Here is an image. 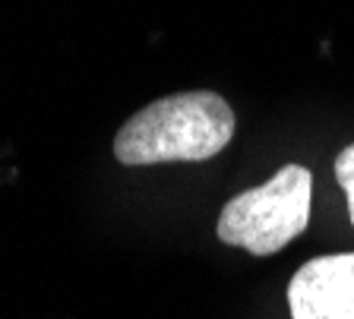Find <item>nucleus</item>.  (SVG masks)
Instances as JSON below:
<instances>
[{"instance_id": "f257e3e1", "label": "nucleus", "mask_w": 354, "mask_h": 319, "mask_svg": "<svg viewBox=\"0 0 354 319\" xmlns=\"http://www.w3.org/2000/svg\"><path fill=\"white\" fill-rule=\"evenodd\" d=\"M234 136V111L218 92H177L136 111L114 136L120 164L206 162Z\"/></svg>"}, {"instance_id": "f03ea898", "label": "nucleus", "mask_w": 354, "mask_h": 319, "mask_svg": "<svg viewBox=\"0 0 354 319\" xmlns=\"http://www.w3.org/2000/svg\"><path fill=\"white\" fill-rule=\"evenodd\" d=\"M313 177L301 164H285L263 186L234 196L218 215V240L228 246L272 256L307 228Z\"/></svg>"}, {"instance_id": "7ed1b4c3", "label": "nucleus", "mask_w": 354, "mask_h": 319, "mask_svg": "<svg viewBox=\"0 0 354 319\" xmlns=\"http://www.w3.org/2000/svg\"><path fill=\"white\" fill-rule=\"evenodd\" d=\"M291 319H354V253L304 262L288 284Z\"/></svg>"}, {"instance_id": "20e7f679", "label": "nucleus", "mask_w": 354, "mask_h": 319, "mask_svg": "<svg viewBox=\"0 0 354 319\" xmlns=\"http://www.w3.org/2000/svg\"><path fill=\"white\" fill-rule=\"evenodd\" d=\"M335 177H339V186L348 196V212H351V224H354V146L342 148L335 155Z\"/></svg>"}]
</instances>
